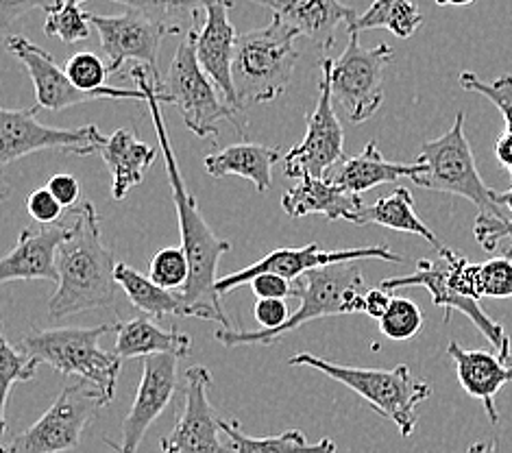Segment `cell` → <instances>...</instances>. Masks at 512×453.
Segmentation results:
<instances>
[{"mask_svg":"<svg viewBox=\"0 0 512 453\" xmlns=\"http://www.w3.org/2000/svg\"><path fill=\"white\" fill-rule=\"evenodd\" d=\"M473 3L475 0H436L438 7H467Z\"/></svg>","mask_w":512,"mask_h":453,"instance_id":"c3c4849f","label":"cell"},{"mask_svg":"<svg viewBox=\"0 0 512 453\" xmlns=\"http://www.w3.org/2000/svg\"><path fill=\"white\" fill-rule=\"evenodd\" d=\"M9 53L27 68L35 88L38 107L46 112H62V109L83 105L90 101L114 99V101H144L142 90H120V88H101L96 92H83L72 85L66 70L55 64L51 53H46L42 46L29 42L24 35H11L7 40Z\"/></svg>","mask_w":512,"mask_h":453,"instance_id":"9a60e30c","label":"cell"},{"mask_svg":"<svg viewBox=\"0 0 512 453\" xmlns=\"http://www.w3.org/2000/svg\"><path fill=\"white\" fill-rule=\"evenodd\" d=\"M116 281L123 288L131 305H136L140 312L151 318H162L166 314L184 316V318H203V321H212V314L201 308H194L179 292H170L162 286H157L149 275L138 273L125 262H118L116 266Z\"/></svg>","mask_w":512,"mask_h":453,"instance_id":"83f0119b","label":"cell"},{"mask_svg":"<svg viewBox=\"0 0 512 453\" xmlns=\"http://www.w3.org/2000/svg\"><path fill=\"white\" fill-rule=\"evenodd\" d=\"M499 205L506 207V210L512 214V188L508 192H502L499 194Z\"/></svg>","mask_w":512,"mask_h":453,"instance_id":"681fc988","label":"cell"},{"mask_svg":"<svg viewBox=\"0 0 512 453\" xmlns=\"http://www.w3.org/2000/svg\"><path fill=\"white\" fill-rule=\"evenodd\" d=\"M181 358L177 355H151L144 358L142 364V379L138 384L136 399L123 421V436L120 443L105 440L114 449V453H138V447L146 430L155 423L173 401L177 390V364Z\"/></svg>","mask_w":512,"mask_h":453,"instance_id":"ac0fdd59","label":"cell"},{"mask_svg":"<svg viewBox=\"0 0 512 453\" xmlns=\"http://www.w3.org/2000/svg\"><path fill=\"white\" fill-rule=\"evenodd\" d=\"M38 112V105L31 109H0V166L5 168L20 157L46 149L83 157L99 153L103 136L94 125L81 129L46 127L38 120Z\"/></svg>","mask_w":512,"mask_h":453,"instance_id":"7c38bea8","label":"cell"},{"mask_svg":"<svg viewBox=\"0 0 512 453\" xmlns=\"http://www.w3.org/2000/svg\"><path fill=\"white\" fill-rule=\"evenodd\" d=\"M70 234V218L55 225L27 227L16 242L14 251L0 262V284L7 281L46 279L59 284V249Z\"/></svg>","mask_w":512,"mask_h":453,"instance_id":"ffe728a7","label":"cell"},{"mask_svg":"<svg viewBox=\"0 0 512 453\" xmlns=\"http://www.w3.org/2000/svg\"><path fill=\"white\" fill-rule=\"evenodd\" d=\"M109 332H114V325L109 323L96 327H31L18 349L38 364H48L57 373L75 375L99 388L112 403L123 360L101 349V338Z\"/></svg>","mask_w":512,"mask_h":453,"instance_id":"5b68a950","label":"cell"},{"mask_svg":"<svg viewBox=\"0 0 512 453\" xmlns=\"http://www.w3.org/2000/svg\"><path fill=\"white\" fill-rule=\"evenodd\" d=\"M290 366H308V369L319 371L334 382L353 390L362 401L393 421L399 434L408 438L417 427V406L421 401L432 397V386L423 379L412 375L406 364H399L395 369H358V366L336 364L332 360L316 358L312 353H297L288 360Z\"/></svg>","mask_w":512,"mask_h":453,"instance_id":"277c9868","label":"cell"},{"mask_svg":"<svg viewBox=\"0 0 512 453\" xmlns=\"http://www.w3.org/2000/svg\"><path fill=\"white\" fill-rule=\"evenodd\" d=\"M449 358L456 364V375L460 386L473 399L482 401L493 425L499 423V412L495 397L499 390L512 382V364H506L497 353L482 349H465L456 340L447 347Z\"/></svg>","mask_w":512,"mask_h":453,"instance_id":"7402d4cb","label":"cell"},{"mask_svg":"<svg viewBox=\"0 0 512 453\" xmlns=\"http://www.w3.org/2000/svg\"><path fill=\"white\" fill-rule=\"evenodd\" d=\"M59 284L48 303L53 318L75 316L88 310L114 308L116 266L112 249L101 236V218L92 203L72 210L70 234L59 249Z\"/></svg>","mask_w":512,"mask_h":453,"instance_id":"7a4b0ae2","label":"cell"},{"mask_svg":"<svg viewBox=\"0 0 512 453\" xmlns=\"http://www.w3.org/2000/svg\"><path fill=\"white\" fill-rule=\"evenodd\" d=\"M27 210H29V216L38 225H55V223H59V220H62V214H64L66 207L53 197L51 190L38 188V190H33L29 194Z\"/></svg>","mask_w":512,"mask_h":453,"instance_id":"60d3db41","label":"cell"},{"mask_svg":"<svg viewBox=\"0 0 512 453\" xmlns=\"http://www.w3.org/2000/svg\"><path fill=\"white\" fill-rule=\"evenodd\" d=\"M255 3L271 9L275 18L319 44L325 53L332 51L336 44L338 24H351L358 18L356 9L345 7L340 0H255Z\"/></svg>","mask_w":512,"mask_h":453,"instance_id":"44dd1931","label":"cell"},{"mask_svg":"<svg viewBox=\"0 0 512 453\" xmlns=\"http://www.w3.org/2000/svg\"><path fill=\"white\" fill-rule=\"evenodd\" d=\"M504 255H508V257H512V249H508Z\"/></svg>","mask_w":512,"mask_h":453,"instance_id":"816d5d0a","label":"cell"},{"mask_svg":"<svg viewBox=\"0 0 512 453\" xmlns=\"http://www.w3.org/2000/svg\"><path fill=\"white\" fill-rule=\"evenodd\" d=\"M423 14L412 0H375V3L347 24L349 33H362L371 29H386L401 40L412 38L421 29Z\"/></svg>","mask_w":512,"mask_h":453,"instance_id":"4dcf8cb0","label":"cell"},{"mask_svg":"<svg viewBox=\"0 0 512 453\" xmlns=\"http://www.w3.org/2000/svg\"><path fill=\"white\" fill-rule=\"evenodd\" d=\"M297 297L301 299V308L292 312L288 321L266 332V329H245V332H234V329H218L214 338L225 347H249V345H273L282 336L297 332L316 318L343 316L362 312L364 275L360 262H343L334 266L319 268L303 275L295 281Z\"/></svg>","mask_w":512,"mask_h":453,"instance_id":"3957f363","label":"cell"},{"mask_svg":"<svg viewBox=\"0 0 512 453\" xmlns=\"http://www.w3.org/2000/svg\"><path fill=\"white\" fill-rule=\"evenodd\" d=\"M460 85L467 92H478L486 96V99L502 112L506 122V133L512 136V75H504L495 79L493 83H486L480 77H475L473 72H462Z\"/></svg>","mask_w":512,"mask_h":453,"instance_id":"74e56055","label":"cell"},{"mask_svg":"<svg viewBox=\"0 0 512 453\" xmlns=\"http://www.w3.org/2000/svg\"><path fill=\"white\" fill-rule=\"evenodd\" d=\"M112 3L123 5L127 9H136L140 14H146L157 22L181 29V24L188 20L197 27V16L201 9H205L207 0H112Z\"/></svg>","mask_w":512,"mask_h":453,"instance_id":"1f68e13d","label":"cell"},{"mask_svg":"<svg viewBox=\"0 0 512 453\" xmlns=\"http://www.w3.org/2000/svg\"><path fill=\"white\" fill-rule=\"evenodd\" d=\"M234 7L231 0H207L203 9V24L194 27V42H197V57L201 68L207 72L216 88L223 92L225 101L240 114L234 85V59L240 35L229 20V9Z\"/></svg>","mask_w":512,"mask_h":453,"instance_id":"d6986e66","label":"cell"},{"mask_svg":"<svg viewBox=\"0 0 512 453\" xmlns=\"http://www.w3.org/2000/svg\"><path fill=\"white\" fill-rule=\"evenodd\" d=\"M46 188L53 192V197L62 203L64 207H70V210H75L79 197H81V188H79V181L68 175V173H59L53 175L51 181L46 183Z\"/></svg>","mask_w":512,"mask_h":453,"instance_id":"f6af8a7d","label":"cell"},{"mask_svg":"<svg viewBox=\"0 0 512 453\" xmlns=\"http://www.w3.org/2000/svg\"><path fill=\"white\" fill-rule=\"evenodd\" d=\"M92 27L101 35V48L109 59V75H118L125 61H136L151 70L155 81L160 79V48L168 35H179V27L157 22L136 9H127L120 16L90 14Z\"/></svg>","mask_w":512,"mask_h":453,"instance_id":"4fadbf2b","label":"cell"},{"mask_svg":"<svg viewBox=\"0 0 512 453\" xmlns=\"http://www.w3.org/2000/svg\"><path fill=\"white\" fill-rule=\"evenodd\" d=\"M480 299H510L512 297V257L502 255L478 266Z\"/></svg>","mask_w":512,"mask_h":453,"instance_id":"f35d334b","label":"cell"},{"mask_svg":"<svg viewBox=\"0 0 512 453\" xmlns=\"http://www.w3.org/2000/svg\"><path fill=\"white\" fill-rule=\"evenodd\" d=\"M149 72L151 70L146 66L136 64L131 68L129 77L136 81L138 90H142L146 96V107H149V114L157 133V142H160V149L164 155L170 194H173V201L177 207L181 249L186 251L190 262V279L186 288L179 290V295L184 297V301L194 305V308L210 312L214 323H218L223 329H229V318L221 305V297L216 295V284L218 279H221L218 277V262H221V257L225 253H229L231 244L214 234L212 227L207 225V220L199 212L194 194L188 192L184 175H181L179 170L177 155L173 151V144H170L168 138V129L160 107L162 103H168V99L157 90L155 79H149Z\"/></svg>","mask_w":512,"mask_h":453,"instance_id":"6da1fadb","label":"cell"},{"mask_svg":"<svg viewBox=\"0 0 512 453\" xmlns=\"http://www.w3.org/2000/svg\"><path fill=\"white\" fill-rule=\"evenodd\" d=\"M495 155H497V162L502 164L512 177V136L510 133L504 131L502 136H499V140L495 144Z\"/></svg>","mask_w":512,"mask_h":453,"instance_id":"7dc6e473","label":"cell"},{"mask_svg":"<svg viewBox=\"0 0 512 453\" xmlns=\"http://www.w3.org/2000/svg\"><path fill=\"white\" fill-rule=\"evenodd\" d=\"M393 59V48L377 44L362 48L358 33H349V44L338 59L329 57L334 101L343 105L349 122L362 125L377 114L384 103V75Z\"/></svg>","mask_w":512,"mask_h":453,"instance_id":"30bf717a","label":"cell"},{"mask_svg":"<svg viewBox=\"0 0 512 453\" xmlns=\"http://www.w3.org/2000/svg\"><path fill=\"white\" fill-rule=\"evenodd\" d=\"M170 105H175L184 116L186 127L199 138H218V122L229 120L238 133L245 136L247 125L227 101L216 92V83L207 77L197 57L194 27L177 46V53L170 61L168 75L155 81Z\"/></svg>","mask_w":512,"mask_h":453,"instance_id":"52a82bcc","label":"cell"},{"mask_svg":"<svg viewBox=\"0 0 512 453\" xmlns=\"http://www.w3.org/2000/svg\"><path fill=\"white\" fill-rule=\"evenodd\" d=\"M473 234L484 251H495L499 242L512 238V214H506V210L499 214H478Z\"/></svg>","mask_w":512,"mask_h":453,"instance_id":"ab89813d","label":"cell"},{"mask_svg":"<svg viewBox=\"0 0 512 453\" xmlns=\"http://www.w3.org/2000/svg\"><path fill=\"white\" fill-rule=\"evenodd\" d=\"M99 155L112 173V197L123 201L133 188L144 181L146 170L155 162L157 151L127 127L118 129L112 136H103L99 142Z\"/></svg>","mask_w":512,"mask_h":453,"instance_id":"cb8c5ba5","label":"cell"},{"mask_svg":"<svg viewBox=\"0 0 512 453\" xmlns=\"http://www.w3.org/2000/svg\"><path fill=\"white\" fill-rule=\"evenodd\" d=\"M491 443H475V445H471L469 447V451L467 453H489L491 451Z\"/></svg>","mask_w":512,"mask_h":453,"instance_id":"f907efd6","label":"cell"},{"mask_svg":"<svg viewBox=\"0 0 512 453\" xmlns=\"http://www.w3.org/2000/svg\"><path fill=\"white\" fill-rule=\"evenodd\" d=\"M253 314H255V321H258L266 332L282 327L290 318L284 299H258L255 301Z\"/></svg>","mask_w":512,"mask_h":453,"instance_id":"ee69618b","label":"cell"},{"mask_svg":"<svg viewBox=\"0 0 512 453\" xmlns=\"http://www.w3.org/2000/svg\"><path fill=\"white\" fill-rule=\"evenodd\" d=\"M353 225H380L404 234L421 236L428 240L434 249H443V244L432 234V229L414 212V199L408 188H397L388 197L377 199L373 205H364L362 210L351 218Z\"/></svg>","mask_w":512,"mask_h":453,"instance_id":"f1b7e54d","label":"cell"},{"mask_svg":"<svg viewBox=\"0 0 512 453\" xmlns=\"http://www.w3.org/2000/svg\"><path fill=\"white\" fill-rule=\"evenodd\" d=\"M105 406L107 397L99 388L77 379L68 384L29 430L20 432L3 453H64L77 449L83 432Z\"/></svg>","mask_w":512,"mask_h":453,"instance_id":"9c48e42d","label":"cell"},{"mask_svg":"<svg viewBox=\"0 0 512 453\" xmlns=\"http://www.w3.org/2000/svg\"><path fill=\"white\" fill-rule=\"evenodd\" d=\"M419 162L425 173L412 177L419 188L456 194L471 201L480 214H499L506 207L499 205V192L489 188L475 166L471 144L465 136V112H458L454 127L445 136L421 144Z\"/></svg>","mask_w":512,"mask_h":453,"instance_id":"ba28073f","label":"cell"},{"mask_svg":"<svg viewBox=\"0 0 512 453\" xmlns=\"http://www.w3.org/2000/svg\"><path fill=\"white\" fill-rule=\"evenodd\" d=\"M297 31L273 18L266 27L242 33L234 59V85L242 109L273 103L286 92L299 61Z\"/></svg>","mask_w":512,"mask_h":453,"instance_id":"8992f818","label":"cell"},{"mask_svg":"<svg viewBox=\"0 0 512 453\" xmlns=\"http://www.w3.org/2000/svg\"><path fill=\"white\" fill-rule=\"evenodd\" d=\"M423 173H425V164L419 162V159L414 164L388 162V159H384V155L380 153V149H377L375 142H367V146H364L358 155H351V157L345 155L343 162L329 170L325 179L347 192L362 194L382 186V183H393L401 177L412 179Z\"/></svg>","mask_w":512,"mask_h":453,"instance_id":"603a6c76","label":"cell"},{"mask_svg":"<svg viewBox=\"0 0 512 453\" xmlns=\"http://www.w3.org/2000/svg\"><path fill=\"white\" fill-rule=\"evenodd\" d=\"M332 94V72H329V57L321 64L319 103L314 112L308 114V129L301 144L292 146L284 157V173L290 179L316 177L325 179L329 170L336 168L345 159V131L334 112Z\"/></svg>","mask_w":512,"mask_h":453,"instance_id":"8fae6325","label":"cell"},{"mask_svg":"<svg viewBox=\"0 0 512 453\" xmlns=\"http://www.w3.org/2000/svg\"><path fill=\"white\" fill-rule=\"evenodd\" d=\"M85 0H64V5L46 16L44 33L59 38L64 44H77L90 38V14L83 11Z\"/></svg>","mask_w":512,"mask_h":453,"instance_id":"d6a6232c","label":"cell"},{"mask_svg":"<svg viewBox=\"0 0 512 453\" xmlns=\"http://www.w3.org/2000/svg\"><path fill=\"white\" fill-rule=\"evenodd\" d=\"M35 375H38V362L29 358L27 353L20 351L18 347L9 345L5 336H0V384H3V425H5V412L9 403V390L18 382H33Z\"/></svg>","mask_w":512,"mask_h":453,"instance_id":"836d02e7","label":"cell"},{"mask_svg":"<svg viewBox=\"0 0 512 453\" xmlns=\"http://www.w3.org/2000/svg\"><path fill=\"white\" fill-rule=\"evenodd\" d=\"M390 303H393V297H390L388 290L369 288L362 297V314H367V316L375 318V321H380V318L388 312Z\"/></svg>","mask_w":512,"mask_h":453,"instance_id":"bcb514c9","label":"cell"},{"mask_svg":"<svg viewBox=\"0 0 512 453\" xmlns=\"http://www.w3.org/2000/svg\"><path fill=\"white\" fill-rule=\"evenodd\" d=\"M212 373L197 364L186 371L184 412L168 436L162 438V453H225L221 443V414L210 403Z\"/></svg>","mask_w":512,"mask_h":453,"instance_id":"e0dca14e","label":"cell"},{"mask_svg":"<svg viewBox=\"0 0 512 453\" xmlns=\"http://www.w3.org/2000/svg\"><path fill=\"white\" fill-rule=\"evenodd\" d=\"M116 345L114 353L120 360L151 358V355H177L186 358L192 347L190 336L181 334L177 327L162 329L149 316L131 318L125 323H114Z\"/></svg>","mask_w":512,"mask_h":453,"instance_id":"484cf974","label":"cell"},{"mask_svg":"<svg viewBox=\"0 0 512 453\" xmlns=\"http://www.w3.org/2000/svg\"><path fill=\"white\" fill-rule=\"evenodd\" d=\"M282 207L290 218L321 214L327 220H349L356 216L364 203L360 194L347 192L327 179L303 177L297 186L286 190Z\"/></svg>","mask_w":512,"mask_h":453,"instance_id":"d4e9b609","label":"cell"},{"mask_svg":"<svg viewBox=\"0 0 512 453\" xmlns=\"http://www.w3.org/2000/svg\"><path fill=\"white\" fill-rule=\"evenodd\" d=\"M364 260H382V262L401 264L404 262V255L390 251L388 247H360V249L325 251V249H321L319 242H310L301 249H277V251H271L268 255H264L262 260L253 262L251 266L240 268V271L218 279L216 295L225 297L234 288L251 284V279L258 277L260 273H275V275H282L290 281H297L303 275L319 271V268H325V266H334V264H343V262H364Z\"/></svg>","mask_w":512,"mask_h":453,"instance_id":"5bb4252c","label":"cell"},{"mask_svg":"<svg viewBox=\"0 0 512 453\" xmlns=\"http://www.w3.org/2000/svg\"><path fill=\"white\" fill-rule=\"evenodd\" d=\"M62 5L64 0H0V18H3V27H9L31 9H42L48 16Z\"/></svg>","mask_w":512,"mask_h":453,"instance_id":"7bdbcfd3","label":"cell"},{"mask_svg":"<svg viewBox=\"0 0 512 453\" xmlns=\"http://www.w3.org/2000/svg\"><path fill=\"white\" fill-rule=\"evenodd\" d=\"M149 277L157 286L170 292L184 290L190 279V262L186 251L181 247H168L157 251L151 260Z\"/></svg>","mask_w":512,"mask_h":453,"instance_id":"e575fe53","label":"cell"},{"mask_svg":"<svg viewBox=\"0 0 512 453\" xmlns=\"http://www.w3.org/2000/svg\"><path fill=\"white\" fill-rule=\"evenodd\" d=\"M251 290L258 299H297L295 281L275 273H260L253 277Z\"/></svg>","mask_w":512,"mask_h":453,"instance_id":"b9f144b4","label":"cell"},{"mask_svg":"<svg viewBox=\"0 0 512 453\" xmlns=\"http://www.w3.org/2000/svg\"><path fill=\"white\" fill-rule=\"evenodd\" d=\"M417 286L428 290L432 295V303L445 310V321H449L451 312L465 314L469 321L480 329V334L491 342L499 358H502L506 364H512V349H510V338L506 334V329L499 323H495L493 318L480 308L478 301L460 295V292H456L449 286L445 260L441 255H438V260H419L417 271L412 275L390 277L380 284V288L388 292L399 290V288H417Z\"/></svg>","mask_w":512,"mask_h":453,"instance_id":"2e32d148","label":"cell"},{"mask_svg":"<svg viewBox=\"0 0 512 453\" xmlns=\"http://www.w3.org/2000/svg\"><path fill=\"white\" fill-rule=\"evenodd\" d=\"M64 70L72 85L83 92H96L101 88H107L105 81L109 77V66H105V61L96 53L81 51L77 55H72L66 61Z\"/></svg>","mask_w":512,"mask_h":453,"instance_id":"8d00e7d4","label":"cell"},{"mask_svg":"<svg viewBox=\"0 0 512 453\" xmlns=\"http://www.w3.org/2000/svg\"><path fill=\"white\" fill-rule=\"evenodd\" d=\"M279 162V151L273 146L240 142L231 144L223 151L210 153L205 157L207 175L214 179H223L227 175H238L242 179L253 181L255 190L260 194L268 192L273 183V166Z\"/></svg>","mask_w":512,"mask_h":453,"instance_id":"4316f807","label":"cell"},{"mask_svg":"<svg viewBox=\"0 0 512 453\" xmlns=\"http://www.w3.org/2000/svg\"><path fill=\"white\" fill-rule=\"evenodd\" d=\"M221 432L227 436L234 453H336L338 447L332 438H323L319 443H308L301 430H288L277 436H247L240 430L238 421H229L221 416Z\"/></svg>","mask_w":512,"mask_h":453,"instance_id":"f546056e","label":"cell"},{"mask_svg":"<svg viewBox=\"0 0 512 453\" xmlns=\"http://www.w3.org/2000/svg\"><path fill=\"white\" fill-rule=\"evenodd\" d=\"M423 329V312L414 301L393 297L388 312L380 318V332L390 340H410Z\"/></svg>","mask_w":512,"mask_h":453,"instance_id":"d590c367","label":"cell"}]
</instances>
